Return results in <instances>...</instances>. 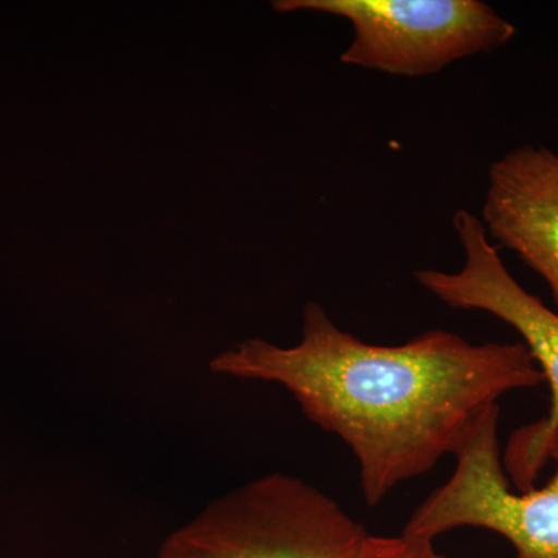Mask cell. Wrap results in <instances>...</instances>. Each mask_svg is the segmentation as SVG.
Segmentation results:
<instances>
[{
  "mask_svg": "<svg viewBox=\"0 0 558 558\" xmlns=\"http://www.w3.org/2000/svg\"><path fill=\"white\" fill-rule=\"evenodd\" d=\"M481 222L545 279L558 310V154L523 145L495 161Z\"/></svg>",
  "mask_w": 558,
  "mask_h": 558,
  "instance_id": "obj_6",
  "label": "cell"
},
{
  "mask_svg": "<svg viewBox=\"0 0 558 558\" xmlns=\"http://www.w3.org/2000/svg\"><path fill=\"white\" fill-rule=\"evenodd\" d=\"M499 411L497 403L480 417L454 454L450 480L417 506L402 534L435 542L454 529H486L508 539L515 558H558V432L548 447L553 478L512 490L499 450Z\"/></svg>",
  "mask_w": 558,
  "mask_h": 558,
  "instance_id": "obj_5",
  "label": "cell"
},
{
  "mask_svg": "<svg viewBox=\"0 0 558 558\" xmlns=\"http://www.w3.org/2000/svg\"><path fill=\"white\" fill-rule=\"evenodd\" d=\"M275 11H317L351 22L348 65L425 76L506 46L515 27L478 0H277Z\"/></svg>",
  "mask_w": 558,
  "mask_h": 558,
  "instance_id": "obj_3",
  "label": "cell"
},
{
  "mask_svg": "<svg viewBox=\"0 0 558 558\" xmlns=\"http://www.w3.org/2000/svg\"><path fill=\"white\" fill-rule=\"evenodd\" d=\"M303 318L296 347L242 341L209 369L288 389L310 421L351 449L371 508L446 454L454 457L502 396L545 381L523 343L475 344L429 329L380 347L339 328L314 301Z\"/></svg>",
  "mask_w": 558,
  "mask_h": 558,
  "instance_id": "obj_1",
  "label": "cell"
},
{
  "mask_svg": "<svg viewBox=\"0 0 558 558\" xmlns=\"http://www.w3.org/2000/svg\"><path fill=\"white\" fill-rule=\"evenodd\" d=\"M453 227L464 248V267L457 274L417 270L422 288L451 310L494 315L520 333L550 388L548 414L510 436L502 464L517 490L535 487L548 464L550 439L558 432V312L521 288L509 274L498 250L488 241L481 219L465 209L453 216Z\"/></svg>",
  "mask_w": 558,
  "mask_h": 558,
  "instance_id": "obj_4",
  "label": "cell"
},
{
  "mask_svg": "<svg viewBox=\"0 0 558 558\" xmlns=\"http://www.w3.org/2000/svg\"><path fill=\"white\" fill-rule=\"evenodd\" d=\"M368 537L325 492L270 473L213 501L157 558H362Z\"/></svg>",
  "mask_w": 558,
  "mask_h": 558,
  "instance_id": "obj_2",
  "label": "cell"
},
{
  "mask_svg": "<svg viewBox=\"0 0 558 558\" xmlns=\"http://www.w3.org/2000/svg\"><path fill=\"white\" fill-rule=\"evenodd\" d=\"M362 558H447L435 548L432 539L399 535L380 537L371 535L365 543Z\"/></svg>",
  "mask_w": 558,
  "mask_h": 558,
  "instance_id": "obj_7",
  "label": "cell"
}]
</instances>
